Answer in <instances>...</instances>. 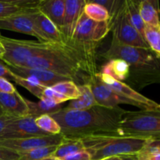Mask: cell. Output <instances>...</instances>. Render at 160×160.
<instances>
[{
    "mask_svg": "<svg viewBox=\"0 0 160 160\" xmlns=\"http://www.w3.org/2000/svg\"><path fill=\"white\" fill-rule=\"evenodd\" d=\"M127 110L95 106L86 110L62 108L51 117L59 123L66 138L81 139L92 136H120L119 124Z\"/></svg>",
    "mask_w": 160,
    "mask_h": 160,
    "instance_id": "cell-1",
    "label": "cell"
},
{
    "mask_svg": "<svg viewBox=\"0 0 160 160\" xmlns=\"http://www.w3.org/2000/svg\"><path fill=\"white\" fill-rule=\"evenodd\" d=\"M110 31L108 22H95L82 12L71 39L66 45L75 52L82 70L90 78L99 71L97 67V48Z\"/></svg>",
    "mask_w": 160,
    "mask_h": 160,
    "instance_id": "cell-2",
    "label": "cell"
},
{
    "mask_svg": "<svg viewBox=\"0 0 160 160\" xmlns=\"http://www.w3.org/2000/svg\"><path fill=\"white\" fill-rule=\"evenodd\" d=\"M108 60L120 59L130 66L128 81L143 88L159 81V59L150 49L137 48L120 43L112 37L109 48L102 54Z\"/></svg>",
    "mask_w": 160,
    "mask_h": 160,
    "instance_id": "cell-3",
    "label": "cell"
},
{
    "mask_svg": "<svg viewBox=\"0 0 160 160\" xmlns=\"http://www.w3.org/2000/svg\"><path fill=\"white\" fill-rule=\"evenodd\" d=\"M23 67L48 70L68 78L78 85L89 81L88 77L83 72L77 55L67 45L52 44L45 52L27 61Z\"/></svg>",
    "mask_w": 160,
    "mask_h": 160,
    "instance_id": "cell-4",
    "label": "cell"
},
{
    "mask_svg": "<svg viewBox=\"0 0 160 160\" xmlns=\"http://www.w3.org/2000/svg\"><path fill=\"white\" fill-rule=\"evenodd\" d=\"M81 140L92 160L135 155L146 142L145 139L110 135L92 136Z\"/></svg>",
    "mask_w": 160,
    "mask_h": 160,
    "instance_id": "cell-5",
    "label": "cell"
},
{
    "mask_svg": "<svg viewBox=\"0 0 160 160\" xmlns=\"http://www.w3.org/2000/svg\"><path fill=\"white\" fill-rule=\"evenodd\" d=\"M119 135L141 139L160 138V111H127L119 124Z\"/></svg>",
    "mask_w": 160,
    "mask_h": 160,
    "instance_id": "cell-6",
    "label": "cell"
},
{
    "mask_svg": "<svg viewBox=\"0 0 160 160\" xmlns=\"http://www.w3.org/2000/svg\"><path fill=\"white\" fill-rule=\"evenodd\" d=\"M0 42L5 49L2 61L12 67H23L31 58L45 52L54 44L39 41L13 39L5 37L1 34Z\"/></svg>",
    "mask_w": 160,
    "mask_h": 160,
    "instance_id": "cell-7",
    "label": "cell"
},
{
    "mask_svg": "<svg viewBox=\"0 0 160 160\" xmlns=\"http://www.w3.org/2000/svg\"><path fill=\"white\" fill-rule=\"evenodd\" d=\"M112 37L120 43L137 48L150 49L140 33L131 23L125 6V1L116 17L108 22Z\"/></svg>",
    "mask_w": 160,
    "mask_h": 160,
    "instance_id": "cell-8",
    "label": "cell"
},
{
    "mask_svg": "<svg viewBox=\"0 0 160 160\" xmlns=\"http://www.w3.org/2000/svg\"><path fill=\"white\" fill-rule=\"evenodd\" d=\"M98 77L109 88L117 95L131 102L133 106L139 108L141 110L160 111V106L157 102L144 96L126 83L118 81L111 77L100 73H98Z\"/></svg>",
    "mask_w": 160,
    "mask_h": 160,
    "instance_id": "cell-9",
    "label": "cell"
},
{
    "mask_svg": "<svg viewBox=\"0 0 160 160\" xmlns=\"http://www.w3.org/2000/svg\"><path fill=\"white\" fill-rule=\"evenodd\" d=\"M37 9L22 10L10 17L0 19V30H7L28 34L35 37L39 42H47L39 32L34 23V13Z\"/></svg>",
    "mask_w": 160,
    "mask_h": 160,
    "instance_id": "cell-10",
    "label": "cell"
},
{
    "mask_svg": "<svg viewBox=\"0 0 160 160\" xmlns=\"http://www.w3.org/2000/svg\"><path fill=\"white\" fill-rule=\"evenodd\" d=\"M34 117L29 115L15 117L6 125L0 134V140L51 135L39 129L34 123Z\"/></svg>",
    "mask_w": 160,
    "mask_h": 160,
    "instance_id": "cell-11",
    "label": "cell"
},
{
    "mask_svg": "<svg viewBox=\"0 0 160 160\" xmlns=\"http://www.w3.org/2000/svg\"><path fill=\"white\" fill-rule=\"evenodd\" d=\"M63 138L64 136L59 134L56 135L38 136L26 138L4 139L0 140V147L6 148L20 154L40 147L59 145Z\"/></svg>",
    "mask_w": 160,
    "mask_h": 160,
    "instance_id": "cell-12",
    "label": "cell"
},
{
    "mask_svg": "<svg viewBox=\"0 0 160 160\" xmlns=\"http://www.w3.org/2000/svg\"><path fill=\"white\" fill-rule=\"evenodd\" d=\"M93 93L94 98L98 106L107 108H114L120 104H128L133 106L132 103L120 95H117L106 84L100 80L98 73L94 78H90L88 82Z\"/></svg>",
    "mask_w": 160,
    "mask_h": 160,
    "instance_id": "cell-13",
    "label": "cell"
},
{
    "mask_svg": "<svg viewBox=\"0 0 160 160\" xmlns=\"http://www.w3.org/2000/svg\"><path fill=\"white\" fill-rule=\"evenodd\" d=\"M86 2V0H65V10L61 33L66 44L73 36Z\"/></svg>",
    "mask_w": 160,
    "mask_h": 160,
    "instance_id": "cell-14",
    "label": "cell"
},
{
    "mask_svg": "<svg viewBox=\"0 0 160 160\" xmlns=\"http://www.w3.org/2000/svg\"><path fill=\"white\" fill-rule=\"evenodd\" d=\"M9 70L15 74L19 75L23 78H31L37 81L43 86L46 88H50L56 84L62 81H70L65 77L56 74L54 73L45 70L38 68H30L24 67H12L8 66Z\"/></svg>",
    "mask_w": 160,
    "mask_h": 160,
    "instance_id": "cell-15",
    "label": "cell"
},
{
    "mask_svg": "<svg viewBox=\"0 0 160 160\" xmlns=\"http://www.w3.org/2000/svg\"><path fill=\"white\" fill-rule=\"evenodd\" d=\"M34 20L36 27L45 42L66 45L62 33L59 28L38 9L34 11Z\"/></svg>",
    "mask_w": 160,
    "mask_h": 160,
    "instance_id": "cell-16",
    "label": "cell"
},
{
    "mask_svg": "<svg viewBox=\"0 0 160 160\" xmlns=\"http://www.w3.org/2000/svg\"><path fill=\"white\" fill-rule=\"evenodd\" d=\"M0 107L3 112L14 117L28 115V106L25 98L17 92L11 94L0 93Z\"/></svg>",
    "mask_w": 160,
    "mask_h": 160,
    "instance_id": "cell-17",
    "label": "cell"
},
{
    "mask_svg": "<svg viewBox=\"0 0 160 160\" xmlns=\"http://www.w3.org/2000/svg\"><path fill=\"white\" fill-rule=\"evenodd\" d=\"M38 9L61 31L65 10V0H40Z\"/></svg>",
    "mask_w": 160,
    "mask_h": 160,
    "instance_id": "cell-18",
    "label": "cell"
},
{
    "mask_svg": "<svg viewBox=\"0 0 160 160\" xmlns=\"http://www.w3.org/2000/svg\"><path fill=\"white\" fill-rule=\"evenodd\" d=\"M99 73L123 82L129 78L130 66L123 59H112L101 67Z\"/></svg>",
    "mask_w": 160,
    "mask_h": 160,
    "instance_id": "cell-19",
    "label": "cell"
},
{
    "mask_svg": "<svg viewBox=\"0 0 160 160\" xmlns=\"http://www.w3.org/2000/svg\"><path fill=\"white\" fill-rule=\"evenodd\" d=\"M40 0H13L0 1V19L10 17L22 10L38 8Z\"/></svg>",
    "mask_w": 160,
    "mask_h": 160,
    "instance_id": "cell-20",
    "label": "cell"
},
{
    "mask_svg": "<svg viewBox=\"0 0 160 160\" xmlns=\"http://www.w3.org/2000/svg\"><path fill=\"white\" fill-rule=\"evenodd\" d=\"M81 91V96L78 99L72 100L68 106L65 107L67 109L72 110H86L93 106H98L90 86L88 83L78 85Z\"/></svg>",
    "mask_w": 160,
    "mask_h": 160,
    "instance_id": "cell-21",
    "label": "cell"
},
{
    "mask_svg": "<svg viewBox=\"0 0 160 160\" xmlns=\"http://www.w3.org/2000/svg\"><path fill=\"white\" fill-rule=\"evenodd\" d=\"M156 1L144 0L139 1V12L145 24L160 27L159 5H155Z\"/></svg>",
    "mask_w": 160,
    "mask_h": 160,
    "instance_id": "cell-22",
    "label": "cell"
},
{
    "mask_svg": "<svg viewBox=\"0 0 160 160\" xmlns=\"http://www.w3.org/2000/svg\"><path fill=\"white\" fill-rule=\"evenodd\" d=\"M27 105L28 106V115L37 118L42 115H51L62 109V105H57L45 98H42L38 102L29 101L26 99Z\"/></svg>",
    "mask_w": 160,
    "mask_h": 160,
    "instance_id": "cell-23",
    "label": "cell"
},
{
    "mask_svg": "<svg viewBox=\"0 0 160 160\" xmlns=\"http://www.w3.org/2000/svg\"><path fill=\"white\" fill-rule=\"evenodd\" d=\"M82 150H85V148L81 139H70L64 138L61 143L57 145V148L51 157L62 159Z\"/></svg>",
    "mask_w": 160,
    "mask_h": 160,
    "instance_id": "cell-24",
    "label": "cell"
},
{
    "mask_svg": "<svg viewBox=\"0 0 160 160\" xmlns=\"http://www.w3.org/2000/svg\"><path fill=\"white\" fill-rule=\"evenodd\" d=\"M137 160H160V140H146L142 148L134 155Z\"/></svg>",
    "mask_w": 160,
    "mask_h": 160,
    "instance_id": "cell-25",
    "label": "cell"
},
{
    "mask_svg": "<svg viewBox=\"0 0 160 160\" xmlns=\"http://www.w3.org/2000/svg\"><path fill=\"white\" fill-rule=\"evenodd\" d=\"M144 39L150 50L156 56L160 58V27L145 24L144 31Z\"/></svg>",
    "mask_w": 160,
    "mask_h": 160,
    "instance_id": "cell-26",
    "label": "cell"
},
{
    "mask_svg": "<svg viewBox=\"0 0 160 160\" xmlns=\"http://www.w3.org/2000/svg\"><path fill=\"white\" fill-rule=\"evenodd\" d=\"M138 5L139 2L134 1V0H125L127 12L129 16L131 23L144 38V31H145V24L142 20L140 12H139Z\"/></svg>",
    "mask_w": 160,
    "mask_h": 160,
    "instance_id": "cell-27",
    "label": "cell"
},
{
    "mask_svg": "<svg viewBox=\"0 0 160 160\" xmlns=\"http://www.w3.org/2000/svg\"><path fill=\"white\" fill-rule=\"evenodd\" d=\"M12 81H15V83H17L19 85L24 88L25 89H27L28 92H31L32 95H34L40 100L42 98L44 90L46 88V87L41 84L40 83L38 82L33 78H23V77H20L13 73H12Z\"/></svg>",
    "mask_w": 160,
    "mask_h": 160,
    "instance_id": "cell-28",
    "label": "cell"
},
{
    "mask_svg": "<svg viewBox=\"0 0 160 160\" xmlns=\"http://www.w3.org/2000/svg\"><path fill=\"white\" fill-rule=\"evenodd\" d=\"M84 13L95 22H108L109 19V13L104 7L96 4L92 1H87L83 9Z\"/></svg>",
    "mask_w": 160,
    "mask_h": 160,
    "instance_id": "cell-29",
    "label": "cell"
},
{
    "mask_svg": "<svg viewBox=\"0 0 160 160\" xmlns=\"http://www.w3.org/2000/svg\"><path fill=\"white\" fill-rule=\"evenodd\" d=\"M50 88L70 101L78 99L81 96V91L79 87L76 83L72 81H62Z\"/></svg>",
    "mask_w": 160,
    "mask_h": 160,
    "instance_id": "cell-30",
    "label": "cell"
},
{
    "mask_svg": "<svg viewBox=\"0 0 160 160\" xmlns=\"http://www.w3.org/2000/svg\"><path fill=\"white\" fill-rule=\"evenodd\" d=\"M34 123L42 131L51 135L61 134V128L59 123L50 115H42L34 120Z\"/></svg>",
    "mask_w": 160,
    "mask_h": 160,
    "instance_id": "cell-31",
    "label": "cell"
},
{
    "mask_svg": "<svg viewBox=\"0 0 160 160\" xmlns=\"http://www.w3.org/2000/svg\"><path fill=\"white\" fill-rule=\"evenodd\" d=\"M57 148V145L40 147L30 150L26 152L20 153L18 160H42L45 158L51 157Z\"/></svg>",
    "mask_w": 160,
    "mask_h": 160,
    "instance_id": "cell-32",
    "label": "cell"
},
{
    "mask_svg": "<svg viewBox=\"0 0 160 160\" xmlns=\"http://www.w3.org/2000/svg\"><path fill=\"white\" fill-rule=\"evenodd\" d=\"M92 2H94L96 4L100 5L107 10L109 16L108 22H110L116 17L121 6H123L124 1H120V0H94Z\"/></svg>",
    "mask_w": 160,
    "mask_h": 160,
    "instance_id": "cell-33",
    "label": "cell"
},
{
    "mask_svg": "<svg viewBox=\"0 0 160 160\" xmlns=\"http://www.w3.org/2000/svg\"><path fill=\"white\" fill-rule=\"evenodd\" d=\"M42 98H45V99L57 105H62L65 102L69 101L66 97L56 92L52 88H46L44 90L42 99Z\"/></svg>",
    "mask_w": 160,
    "mask_h": 160,
    "instance_id": "cell-34",
    "label": "cell"
},
{
    "mask_svg": "<svg viewBox=\"0 0 160 160\" xmlns=\"http://www.w3.org/2000/svg\"><path fill=\"white\" fill-rule=\"evenodd\" d=\"M17 91L15 86L9 81L4 78L0 77V93L11 94Z\"/></svg>",
    "mask_w": 160,
    "mask_h": 160,
    "instance_id": "cell-35",
    "label": "cell"
},
{
    "mask_svg": "<svg viewBox=\"0 0 160 160\" xmlns=\"http://www.w3.org/2000/svg\"><path fill=\"white\" fill-rule=\"evenodd\" d=\"M20 155L17 152L0 147V160H18Z\"/></svg>",
    "mask_w": 160,
    "mask_h": 160,
    "instance_id": "cell-36",
    "label": "cell"
},
{
    "mask_svg": "<svg viewBox=\"0 0 160 160\" xmlns=\"http://www.w3.org/2000/svg\"><path fill=\"white\" fill-rule=\"evenodd\" d=\"M61 160H92V157H91L90 153L87 150H82V151L67 156Z\"/></svg>",
    "mask_w": 160,
    "mask_h": 160,
    "instance_id": "cell-37",
    "label": "cell"
},
{
    "mask_svg": "<svg viewBox=\"0 0 160 160\" xmlns=\"http://www.w3.org/2000/svg\"><path fill=\"white\" fill-rule=\"evenodd\" d=\"M0 77L6 78L9 81H12V72L2 60H0Z\"/></svg>",
    "mask_w": 160,
    "mask_h": 160,
    "instance_id": "cell-38",
    "label": "cell"
},
{
    "mask_svg": "<svg viewBox=\"0 0 160 160\" xmlns=\"http://www.w3.org/2000/svg\"><path fill=\"white\" fill-rule=\"evenodd\" d=\"M13 118H15L14 117L10 115H8V114H3L2 116L0 117V134H2V132L3 131V130L5 129V128L6 127V125L11 121Z\"/></svg>",
    "mask_w": 160,
    "mask_h": 160,
    "instance_id": "cell-39",
    "label": "cell"
},
{
    "mask_svg": "<svg viewBox=\"0 0 160 160\" xmlns=\"http://www.w3.org/2000/svg\"><path fill=\"white\" fill-rule=\"evenodd\" d=\"M100 160H128V159L124 156H112V157L104 158Z\"/></svg>",
    "mask_w": 160,
    "mask_h": 160,
    "instance_id": "cell-40",
    "label": "cell"
},
{
    "mask_svg": "<svg viewBox=\"0 0 160 160\" xmlns=\"http://www.w3.org/2000/svg\"><path fill=\"white\" fill-rule=\"evenodd\" d=\"M4 54H5L4 47H3L2 44L1 42H0V60H2L3 56H4Z\"/></svg>",
    "mask_w": 160,
    "mask_h": 160,
    "instance_id": "cell-41",
    "label": "cell"
},
{
    "mask_svg": "<svg viewBox=\"0 0 160 160\" xmlns=\"http://www.w3.org/2000/svg\"><path fill=\"white\" fill-rule=\"evenodd\" d=\"M124 157H126L128 160H137L136 159L134 155H131V156H124Z\"/></svg>",
    "mask_w": 160,
    "mask_h": 160,
    "instance_id": "cell-42",
    "label": "cell"
},
{
    "mask_svg": "<svg viewBox=\"0 0 160 160\" xmlns=\"http://www.w3.org/2000/svg\"><path fill=\"white\" fill-rule=\"evenodd\" d=\"M42 160H61V159H56V158H53V157H48V158H45V159H44Z\"/></svg>",
    "mask_w": 160,
    "mask_h": 160,
    "instance_id": "cell-43",
    "label": "cell"
},
{
    "mask_svg": "<svg viewBox=\"0 0 160 160\" xmlns=\"http://www.w3.org/2000/svg\"><path fill=\"white\" fill-rule=\"evenodd\" d=\"M3 114H5V112H3V110H2V109L1 107H0V117H1V116H2Z\"/></svg>",
    "mask_w": 160,
    "mask_h": 160,
    "instance_id": "cell-44",
    "label": "cell"
}]
</instances>
